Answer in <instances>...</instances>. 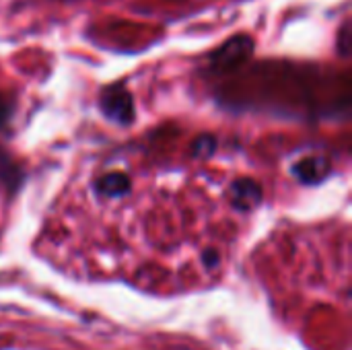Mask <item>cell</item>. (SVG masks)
I'll return each instance as SVG.
<instances>
[{"mask_svg": "<svg viewBox=\"0 0 352 350\" xmlns=\"http://www.w3.org/2000/svg\"><path fill=\"white\" fill-rule=\"evenodd\" d=\"M254 50H256L254 39L248 33H237L210 54V58H208L210 68H214L217 72L231 70V68L243 64L254 54Z\"/></svg>", "mask_w": 352, "mask_h": 350, "instance_id": "6da1fadb", "label": "cell"}, {"mask_svg": "<svg viewBox=\"0 0 352 350\" xmlns=\"http://www.w3.org/2000/svg\"><path fill=\"white\" fill-rule=\"evenodd\" d=\"M101 109L103 113H107L109 118H116V120H130L132 118V109H134V103H132V95L130 91L122 85V83H116V85H109L101 91Z\"/></svg>", "mask_w": 352, "mask_h": 350, "instance_id": "7a4b0ae2", "label": "cell"}, {"mask_svg": "<svg viewBox=\"0 0 352 350\" xmlns=\"http://www.w3.org/2000/svg\"><path fill=\"white\" fill-rule=\"evenodd\" d=\"M336 50L342 58L351 54V21H342L338 33H336Z\"/></svg>", "mask_w": 352, "mask_h": 350, "instance_id": "3957f363", "label": "cell"}]
</instances>
